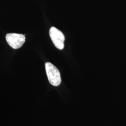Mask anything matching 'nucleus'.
I'll use <instances>...</instances> for the list:
<instances>
[{"label":"nucleus","instance_id":"1","mask_svg":"<svg viewBox=\"0 0 126 126\" xmlns=\"http://www.w3.org/2000/svg\"><path fill=\"white\" fill-rule=\"evenodd\" d=\"M45 67L46 74L50 84L55 86H59L61 82V79L58 69L50 62L45 63Z\"/></svg>","mask_w":126,"mask_h":126},{"label":"nucleus","instance_id":"2","mask_svg":"<svg viewBox=\"0 0 126 126\" xmlns=\"http://www.w3.org/2000/svg\"><path fill=\"white\" fill-rule=\"evenodd\" d=\"M50 37L54 45L59 50H63L64 48V36L63 33L55 27H52L50 30Z\"/></svg>","mask_w":126,"mask_h":126},{"label":"nucleus","instance_id":"3","mask_svg":"<svg viewBox=\"0 0 126 126\" xmlns=\"http://www.w3.org/2000/svg\"><path fill=\"white\" fill-rule=\"evenodd\" d=\"M6 39L10 47L14 49L20 48L25 41L24 35L16 33H9L6 36Z\"/></svg>","mask_w":126,"mask_h":126}]
</instances>
